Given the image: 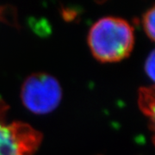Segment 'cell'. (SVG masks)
<instances>
[{
    "mask_svg": "<svg viewBox=\"0 0 155 155\" xmlns=\"http://www.w3.org/2000/svg\"><path fill=\"white\" fill-rule=\"evenodd\" d=\"M145 70L147 76L155 83V49L147 57L145 65Z\"/></svg>",
    "mask_w": 155,
    "mask_h": 155,
    "instance_id": "obj_6",
    "label": "cell"
},
{
    "mask_svg": "<svg viewBox=\"0 0 155 155\" xmlns=\"http://www.w3.org/2000/svg\"><path fill=\"white\" fill-rule=\"evenodd\" d=\"M21 98L28 110L43 115L55 110L60 104L62 91L55 78L43 72L35 73L23 82Z\"/></svg>",
    "mask_w": 155,
    "mask_h": 155,
    "instance_id": "obj_2",
    "label": "cell"
},
{
    "mask_svg": "<svg viewBox=\"0 0 155 155\" xmlns=\"http://www.w3.org/2000/svg\"><path fill=\"white\" fill-rule=\"evenodd\" d=\"M41 141V134L27 123L5 125L0 117V155H32Z\"/></svg>",
    "mask_w": 155,
    "mask_h": 155,
    "instance_id": "obj_3",
    "label": "cell"
},
{
    "mask_svg": "<svg viewBox=\"0 0 155 155\" xmlns=\"http://www.w3.org/2000/svg\"><path fill=\"white\" fill-rule=\"evenodd\" d=\"M138 104L140 110L148 117L150 128L153 132V142L155 146V85L140 89Z\"/></svg>",
    "mask_w": 155,
    "mask_h": 155,
    "instance_id": "obj_4",
    "label": "cell"
},
{
    "mask_svg": "<svg viewBox=\"0 0 155 155\" xmlns=\"http://www.w3.org/2000/svg\"><path fill=\"white\" fill-rule=\"evenodd\" d=\"M142 24L146 34L155 41V5L146 12L142 19Z\"/></svg>",
    "mask_w": 155,
    "mask_h": 155,
    "instance_id": "obj_5",
    "label": "cell"
},
{
    "mask_svg": "<svg viewBox=\"0 0 155 155\" xmlns=\"http://www.w3.org/2000/svg\"><path fill=\"white\" fill-rule=\"evenodd\" d=\"M88 42L94 57L102 62H116L130 54L134 43L132 26L122 18L105 17L95 22Z\"/></svg>",
    "mask_w": 155,
    "mask_h": 155,
    "instance_id": "obj_1",
    "label": "cell"
}]
</instances>
